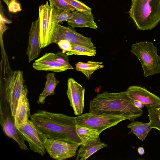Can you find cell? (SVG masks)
<instances>
[{
    "mask_svg": "<svg viewBox=\"0 0 160 160\" xmlns=\"http://www.w3.org/2000/svg\"><path fill=\"white\" fill-rule=\"evenodd\" d=\"M30 120L47 138L82 144L76 132L75 117L39 110L31 115Z\"/></svg>",
    "mask_w": 160,
    "mask_h": 160,
    "instance_id": "obj_1",
    "label": "cell"
},
{
    "mask_svg": "<svg viewBox=\"0 0 160 160\" xmlns=\"http://www.w3.org/2000/svg\"><path fill=\"white\" fill-rule=\"evenodd\" d=\"M89 112L96 114L135 116L143 113L142 109L131 102L126 91L118 93L105 91L96 96L89 102Z\"/></svg>",
    "mask_w": 160,
    "mask_h": 160,
    "instance_id": "obj_2",
    "label": "cell"
},
{
    "mask_svg": "<svg viewBox=\"0 0 160 160\" xmlns=\"http://www.w3.org/2000/svg\"><path fill=\"white\" fill-rule=\"evenodd\" d=\"M128 13L137 28L151 30L160 21V0H132Z\"/></svg>",
    "mask_w": 160,
    "mask_h": 160,
    "instance_id": "obj_3",
    "label": "cell"
},
{
    "mask_svg": "<svg viewBox=\"0 0 160 160\" xmlns=\"http://www.w3.org/2000/svg\"><path fill=\"white\" fill-rule=\"evenodd\" d=\"M131 52L138 58L145 77L160 73V56L153 43L147 41L133 44Z\"/></svg>",
    "mask_w": 160,
    "mask_h": 160,
    "instance_id": "obj_4",
    "label": "cell"
},
{
    "mask_svg": "<svg viewBox=\"0 0 160 160\" xmlns=\"http://www.w3.org/2000/svg\"><path fill=\"white\" fill-rule=\"evenodd\" d=\"M2 84V99L9 104L12 116H14L19 99L27 88L25 84L23 72L20 70L12 72L4 79Z\"/></svg>",
    "mask_w": 160,
    "mask_h": 160,
    "instance_id": "obj_5",
    "label": "cell"
},
{
    "mask_svg": "<svg viewBox=\"0 0 160 160\" xmlns=\"http://www.w3.org/2000/svg\"><path fill=\"white\" fill-rule=\"evenodd\" d=\"M137 118L133 116L96 114L90 112L75 117L77 124L97 130L101 133L122 121H132Z\"/></svg>",
    "mask_w": 160,
    "mask_h": 160,
    "instance_id": "obj_6",
    "label": "cell"
},
{
    "mask_svg": "<svg viewBox=\"0 0 160 160\" xmlns=\"http://www.w3.org/2000/svg\"><path fill=\"white\" fill-rule=\"evenodd\" d=\"M0 123L7 136L13 139L22 150L28 149L25 140L15 125L14 117L12 116L9 104L5 100L1 99Z\"/></svg>",
    "mask_w": 160,
    "mask_h": 160,
    "instance_id": "obj_7",
    "label": "cell"
},
{
    "mask_svg": "<svg viewBox=\"0 0 160 160\" xmlns=\"http://www.w3.org/2000/svg\"><path fill=\"white\" fill-rule=\"evenodd\" d=\"M17 128L25 141L28 142L31 150L43 156L45 153V142L47 138L32 121L28 119L27 122Z\"/></svg>",
    "mask_w": 160,
    "mask_h": 160,
    "instance_id": "obj_8",
    "label": "cell"
},
{
    "mask_svg": "<svg viewBox=\"0 0 160 160\" xmlns=\"http://www.w3.org/2000/svg\"><path fill=\"white\" fill-rule=\"evenodd\" d=\"M52 24L53 30L52 43L57 44L60 40H64L71 44L94 47L91 38L83 36L69 27L52 22Z\"/></svg>",
    "mask_w": 160,
    "mask_h": 160,
    "instance_id": "obj_9",
    "label": "cell"
},
{
    "mask_svg": "<svg viewBox=\"0 0 160 160\" xmlns=\"http://www.w3.org/2000/svg\"><path fill=\"white\" fill-rule=\"evenodd\" d=\"M81 144L47 138L45 147L51 157L56 160H63L75 156Z\"/></svg>",
    "mask_w": 160,
    "mask_h": 160,
    "instance_id": "obj_10",
    "label": "cell"
},
{
    "mask_svg": "<svg viewBox=\"0 0 160 160\" xmlns=\"http://www.w3.org/2000/svg\"><path fill=\"white\" fill-rule=\"evenodd\" d=\"M39 9L40 46L42 48L52 43V27L51 16L52 9L47 1L40 5Z\"/></svg>",
    "mask_w": 160,
    "mask_h": 160,
    "instance_id": "obj_11",
    "label": "cell"
},
{
    "mask_svg": "<svg viewBox=\"0 0 160 160\" xmlns=\"http://www.w3.org/2000/svg\"><path fill=\"white\" fill-rule=\"evenodd\" d=\"M67 94L74 114H82L84 108L85 89L72 78H68Z\"/></svg>",
    "mask_w": 160,
    "mask_h": 160,
    "instance_id": "obj_12",
    "label": "cell"
},
{
    "mask_svg": "<svg viewBox=\"0 0 160 160\" xmlns=\"http://www.w3.org/2000/svg\"><path fill=\"white\" fill-rule=\"evenodd\" d=\"M126 91L130 98L140 102L148 109L157 108L160 105V98L145 88L132 85Z\"/></svg>",
    "mask_w": 160,
    "mask_h": 160,
    "instance_id": "obj_13",
    "label": "cell"
},
{
    "mask_svg": "<svg viewBox=\"0 0 160 160\" xmlns=\"http://www.w3.org/2000/svg\"><path fill=\"white\" fill-rule=\"evenodd\" d=\"M39 34L38 18L32 22L28 33L29 39L26 54L29 62L37 58L40 53L42 48L40 46Z\"/></svg>",
    "mask_w": 160,
    "mask_h": 160,
    "instance_id": "obj_14",
    "label": "cell"
},
{
    "mask_svg": "<svg viewBox=\"0 0 160 160\" xmlns=\"http://www.w3.org/2000/svg\"><path fill=\"white\" fill-rule=\"evenodd\" d=\"M55 54L52 52L45 53L35 61L33 64V68L38 71L54 72H62L70 69L67 66L60 64L56 61Z\"/></svg>",
    "mask_w": 160,
    "mask_h": 160,
    "instance_id": "obj_15",
    "label": "cell"
},
{
    "mask_svg": "<svg viewBox=\"0 0 160 160\" xmlns=\"http://www.w3.org/2000/svg\"><path fill=\"white\" fill-rule=\"evenodd\" d=\"M27 88L22 92L18 101L16 112L14 116L15 125L16 127L28 121L31 117L30 105L28 98Z\"/></svg>",
    "mask_w": 160,
    "mask_h": 160,
    "instance_id": "obj_16",
    "label": "cell"
},
{
    "mask_svg": "<svg viewBox=\"0 0 160 160\" xmlns=\"http://www.w3.org/2000/svg\"><path fill=\"white\" fill-rule=\"evenodd\" d=\"M72 18L68 21V24L72 27H88L96 29L98 28L94 21L93 15L92 13H87L75 10L72 12Z\"/></svg>",
    "mask_w": 160,
    "mask_h": 160,
    "instance_id": "obj_17",
    "label": "cell"
},
{
    "mask_svg": "<svg viewBox=\"0 0 160 160\" xmlns=\"http://www.w3.org/2000/svg\"><path fill=\"white\" fill-rule=\"evenodd\" d=\"M107 144L102 142L99 138L95 141L83 145L81 144L78 151L76 159L86 160L100 149L107 147Z\"/></svg>",
    "mask_w": 160,
    "mask_h": 160,
    "instance_id": "obj_18",
    "label": "cell"
},
{
    "mask_svg": "<svg viewBox=\"0 0 160 160\" xmlns=\"http://www.w3.org/2000/svg\"><path fill=\"white\" fill-rule=\"evenodd\" d=\"M47 79L45 86L42 92L40 94L37 102L38 104H43L46 98L55 94V89L59 81L57 80L54 73H48L46 76Z\"/></svg>",
    "mask_w": 160,
    "mask_h": 160,
    "instance_id": "obj_19",
    "label": "cell"
},
{
    "mask_svg": "<svg viewBox=\"0 0 160 160\" xmlns=\"http://www.w3.org/2000/svg\"><path fill=\"white\" fill-rule=\"evenodd\" d=\"M77 133L83 145L98 140L101 133L98 131L82 126L77 123L75 125Z\"/></svg>",
    "mask_w": 160,
    "mask_h": 160,
    "instance_id": "obj_20",
    "label": "cell"
},
{
    "mask_svg": "<svg viewBox=\"0 0 160 160\" xmlns=\"http://www.w3.org/2000/svg\"><path fill=\"white\" fill-rule=\"evenodd\" d=\"M75 66L76 69L82 72L89 80L95 71L104 67L102 62L92 61H88L87 62H80L76 63Z\"/></svg>",
    "mask_w": 160,
    "mask_h": 160,
    "instance_id": "obj_21",
    "label": "cell"
},
{
    "mask_svg": "<svg viewBox=\"0 0 160 160\" xmlns=\"http://www.w3.org/2000/svg\"><path fill=\"white\" fill-rule=\"evenodd\" d=\"M71 50L67 52V55H84L94 56L96 54L95 47H89L77 44H71Z\"/></svg>",
    "mask_w": 160,
    "mask_h": 160,
    "instance_id": "obj_22",
    "label": "cell"
},
{
    "mask_svg": "<svg viewBox=\"0 0 160 160\" xmlns=\"http://www.w3.org/2000/svg\"><path fill=\"white\" fill-rule=\"evenodd\" d=\"M52 9V14L56 15L64 11H74L76 9L63 0H48Z\"/></svg>",
    "mask_w": 160,
    "mask_h": 160,
    "instance_id": "obj_23",
    "label": "cell"
},
{
    "mask_svg": "<svg viewBox=\"0 0 160 160\" xmlns=\"http://www.w3.org/2000/svg\"><path fill=\"white\" fill-rule=\"evenodd\" d=\"M148 116L150 122V128L160 131V112L157 108L148 109Z\"/></svg>",
    "mask_w": 160,
    "mask_h": 160,
    "instance_id": "obj_24",
    "label": "cell"
},
{
    "mask_svg": "<svg viewBox=\"0 0 160 160\" xmlns=\"http://www.w3.org/2000/svg\"><path fill=\"white\" fill-rule=\"evenodd\" d=\"M141 123V122L134 121L128 124L127 127L131 129L129 133H133L139 139L143 141L146 137L144 135Z\"/></svg>",
    "mask_w": 160,
    "mask_h": 160,
    "instance_id": "obj_25",
    "label": "cell"
},
{
    "mask_svg": "<svg viewBox=\"0 0 160 160\" xmlns=\"http://www.w3.org/2000/svg\"><path fill=\"white\" fill-rule=\"evenodd\" d=\"M74 8L76 10L87 13H91L92 9L84 3L78 0H63Z\"/></svg>",
    "mask_w": 160,
    "mask_h": 160,
    "instance_id": "obj_26",
    "label": "cell"
},
{
    "mask_svg": "<svg viewBox=\"0 0 160 160\" xmlns=\"http://www.w3.org/2000/svg\"><path fill=\"white\" fill-rule=\"evenodd\" d=\"M72 16V12L68 11H64L56 15H52V13L51 21L56 23H59L63 21H68Z\"/></svg>",
    "mask_w": 160,
    "mask_h": 160,
    "instance_id": "obj_27",
    "label": "cell"
},
{
    "mask_svg": "<svg viewBox=\"0 0 160 160\" xmlns=\"http://www.w3.org/2000/svg\"><path fill=\"white\" fill-rule=\"evenodd\" d=\"M66 54L62 52H58L55 54V59L58 63L67 66L70 69H73V68L69 62V59Z\"/></svg>",
    "mask_w": 160,
    "mask_h": 160,
    "instance_id": "obj_28",
    "label": "cell"
},
{
    "mask_svg": "<svg viewBox=\"0 0 160 160\" xmlns=\"http://www.w3.org/2000/svg\"><path fill=\"white\" fill-rule=\"evenodd\" d=\"M60 48L64 53L70 51L72 49V45L67 40H62L59 41L57 43Z\"/></svg>",
    "mask_w": 160,
    "mask_h": 160,
    "instance_id": "obj_29",
    "label": "cell"
},
{
    "mask_svg": "<svg viewBox=\"0 0 160 160\" xmlns=\"http://www.w3.org/2000/svg\"><path fill=\"white\" fill-rule=\"evenodd\" d=\"M141 125L143 128L144 132V134L146 137L147 136L148 132L151 130L152 128H150V122L144 123L142 122H141Z\"/></svg>",
    "mask_w": 160,
    "mask_h": 160,
    "instance_id": "obj_30",
    "label": "cell"
},
{
    "mask_svg": "<svg viewBox=\"0 0 160 160\" xmlns=\"http://www.w3.org/2000/svg\"><path fill=\"white\" fill-rule=\"evenodd\" d=\"M130 98L131 102L136 107L142 109L144 106V105L140 102Z\"/></svg>",
    "mask_w": 160,
    "mask_h": 160,
    "instance_id": "obj_31",
    "label": "cell"
},
{
    "mask_svg": "<svg viewBox=\"0 0 160 160\" xmlns=\"http://www.w3.org/2000/svg\"><path fill=\"white\" fill-rule=\"evenodd\" d=\"M8 6V8L9 7L10 5L12 3L15 2L17 0H2Z\"/></svg>",
    "mask_w": 160,
    "mask_h": 160,
    "instance_id": "obj_32",
    "label": "cell"
},
{
    "mask_svg": "<svg viewBox=\"0 0 160 160\" xmlns=\"http://www.w3.org/2000/svg\"><path fill=\"white\" fill-rule=\"evenodd\" d=\"M138 152L140 155H142L145 153V151L142 147H140L138 149Z\"/></svg>",
    "mask_w": 160,
    "mask_h": 160,
    "instance_id": "obj_33",
    "label": "cell"
},
{
    "mask_svg": "<svg viewBox=\"0 0 160 160\" xmlns=\"http://www.w3.org/2000/svg\"><path fill=\"white\" fill-rule=\"evenodd\" d=\"M157 108L158 109L160 112V105Z\"/></svg>",
    "mask_w": 160,
    "mask_h": 160,
    "instance_id": "obj_34",
    "label": "cell"
},
{
    "mask_svg": "<svg viewBox=\"0 0 160 160\" xmlns=\"http://www.w3.org/2000/svg\"></svg>",
    "mask_w": 160,
    "mask_h": 160,
    "instance_id": "obj_35",
    "label": "cell"
}]
</instances>
